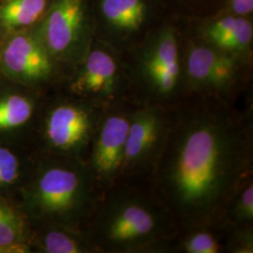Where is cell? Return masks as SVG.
<instances>
[{
	"label": "cell",
	"mask_w": 253,
	"mask_h": 253,
	"mask_svg": "<svg viewBox=\"0 0 253 253\" xmlns=\"http://www.w3.org/2000/svg\"><path fill=\"white\" fill-rule=\"evenodd\" d=\"M101 9L114 27L124 31L138 30L145 18L142 0H103Z\"/></svg>",
	"instance_id": "obj_20"
},
{
	"label": "cell",
	"mask_w": 253,
	"mask_h": 253,
	"mask_svg": "<svg viewBox=\"0 0 253 253\" xmlns=\"http://www.w3.org/2000/svg\"><path fill=\"white\" fill-rule=\"evenodd\" d=\"M231 5L236 14L244 15L253 11V0H231Z\"/></svg>",
	"instance_id": "obj_22"
},
{
	"label": "cell",
	"mask_w": 253,
	"mask_h": 253,
	"mask_svg": "<svg viewBox=\"0 0 253 253\" xmlns=\"http://www.w3.org/2000/svg\"><path fill=\"white\" fill-rule=\"evenodd\" d=\"M106 108L71 94L42 102L33 130L37 152L85 163Z\"/></svg>",
	"instance_id": "obj_4"
},
{
	"label": "cell",
	"mask_w": 253,
	"mask_h": 253,
	"mask_svg": "<svg viewBox=\"0 0 253 253\" xmlns=\"http://www.w3.org/2000/svg\"><path fill=\"white\" fill-rule=\"evenodd\" d=\"M54 62L41 40L26 33L11 37L1 52L4 73L26 85L49 81L54 75Z\"/></svg>",
	"instance_id": "obj_10"
},
{
	"label": "cell",
	"mask_w": 253,
	"mask_h": 253,
	"mask_svg": "<svg viewBox=\"0 0 253 253\" xmlns=\"http://www.w3.org/2000/svg\"><path fill=\"white\" fill-rule=\"evenodd\" d=\"M100 253H161L179 233L169 208L148 185L118 182L102 193L84 228Z\"/></svg>",
	"instance_id": "obj_2"
},
{
	"label": "cell",
	"mask_w": 253,
	"mask_h": 253,
	"mask_svg": "<svg viewBox=\"0 0 253 253\" xmlns=\"http://www.w3.org/2000/svg\"><path fill=\"white\" fill-rule=\"evenodd\" d=\"M253 176V106L189 95L172 108L167 140L148 182L179 233L216 224Z\"/></svg>",
	"instance_id": "obj_1"
},
{
	"label": "cell",
	"mask_w": 253,
	"mask_h": 253,
	"mask_svg": "<svg viewBox=\"0 0 253 253\" xmlns=\"http://www.w3.org/2000/svg\"><path fill=\"white\" fill-rule=\"evenodd\" d=\"M134 75L137 86L128 101L135 105L173 108L187 97L184 60L172 31H163L141 52Z\"/></svg>",
	"instance_id": "obj_5"
},
{
	"label": "cell",
	"mask_w": 253,
	"mask_h": 253,
	"mask_svg": "<svg viewBox=\"0 0 253 253\" xmlns=\"http://www.w3.org/2000/svg\"><path fill=\"white\" fill-rule=\"evenodd\" d=\"M31 224L13 200L0 196L1 253H32Z\"/></svg>",
	"instance_id": "obj_15"
},
{
	"label": "cell",
	"mask_w": 253,
	"mask_h": 253,
	"mask_svg": "<svg viewBox=\"0 0 253 253\" xmlns=\"http://www.w3.org/2000/svg\"><path fill=\"white\" fill-rule=\"evenodd\" d=\"M42 101L36 94L14 89L0 90V143L12 144L34 130Z\"/></svg>",
	"instance_id": "obj_12"
},
{
	"label": "cell",
	"mask_w": 253,
	"mask_h": 253,
	"mask_svg": "<svg viewBox=\"0 0 253 253\" xmlns=\"http://www.w3.org/2000/svg\"><path fill=\"white\" fill-rule=\"evenodd\" d=\"M208 44L241 58L253 42L252 23L240 17H225L211 25L206 31Z\"/></svg>",
	"instance_id": "obj_16"
},
{
	"label": "cell",
	"mask_w": 253,
	"mask_h": 253,
	"mask_svg": "<svg viewBox=\"0 0 253 253\" xmlns=\"http://www.w3.org/2000/svg\"><path fill=\"white\" fill-rule=\"evenodd\" d=\"M225 231V253H253V224Z\"/></svg>",
	"instance_id": "obj_21"
},
{
	"label": "cell",
	"mask_w": 253,
	"mask_h": 253,
	"mask_svg": "<svg viewBox=\"0 0 253 253\" xmlns=\"http://www.w3.org/2000/svg\"><path fill=\"white\" fill-rule=\"evenodd\" d=\"M135 104L123 100L104 110L85 164L102 193L120 181L126 135Z\"/></svg>",
	"instance_id": "obj_7"
},
{
	"label": "cell",
	"mask_w": 253,
	"mask_h": 253,
	"mask_svg": "<svg viewBox=\"0 0 253 253\" xmlns=\"http://www.w3.org/2000/svg\"><path fill=\"white\" fill-rule=\"evenodd\" d=\"M47 0H5L0 5V27L16 30L31 26L42 17Z\"/></svg>",
	"instance_id": "obj_19"
},
{
	"label": "cell",
	"mask_w": 253,
	"mask_h": 253,
	"mask_svg": "<svg viewBox=\"0 0 253 253\" xmlns=\"http://www.w3.org/2000/svg\"><path fill=\"white\" fill-rule=\"evenodd\" d=\"M241 58L209 44H192L184 59L187 96L235 102Z\"/></svg>",
	"instance_id": "obj_8"
},
{
	"label": "cell",
	"mask_w": 253,
	"mask_h": 253,
	"mask_svg": "<svg viewBox=\"0 0 253 253\" xmlns=\"http://www.w3.org/2000/svg\"><path fill=\"white\" fill-rule=\"evenodd\" d=\"M170 253H225V231L201 224L178 233L169 242Z\"/></svg>",
	"instance_id": "obj_17"
},
{
	"label": "cell",
	"mask_w": 253,
	"mask_h": 253,
	"mask_svg": "<svg viewBox=\"0 0 253 253\" xmlns=\"http://www.w3.org/2000/svg\"><path fill=\"white\" fill-rule=\"evenodd\" d=\"M38 158L37 150H19L15 145L0 143V196L17 198L26 184Z\"/></svg>",
	"instance_id": "obj_14"
},
{
	"label": "cell",
	"mask_w": 253,
	"mask_h": 253,
	"mask_svg": "<svg viewBox=\"0 0 253 253\" xmlns=\"http://www.w3.org/2000/svg\"><path fill=\"white\" fill-rule=\"evenodd\" d=\"M216 224L223 230L253 224V176L245 181L233 194Z\"/></svg>",
	"instance_id": "obj_18"
},
{
	"label": "cell",
	"mask_w": 253,
	"mask_h": 253,
	"mask_svg": "<svg viewBox=\"0 0 253 253\" xmlns=\"http://www.w3.org/2000/svg\"><path fill=\"white\" fill-rule=\"evenodd\" d=\"M32 253H100L84 229L58 223L31 225Z\"/></svg>",
	"instance_id": "obj_13"
},
{
	"label": "cell",
	"mask_w": 253,
	"mask_h": 253,
	"mask_svg": "<svg viewBox=\"0 0 253 253\" xmlns=\"http://www.w3.org/2000/svg\"><path fill=\"white\" fill-rule=\"evenodd\" d=\"M172 108L136 105L126 135L119 182L148 185L167 140Z\"/></svg>",
	"instance_id": "obj_6"
},
{
	"label": "cell",
	"mask_w": 253,
	"mask_h": 253,
	"mask_svg": "<svg viewBox=\"0 0 253 253\" xmlns=\"http://www.w3.org/2000/svg\"><path fill=\"white\" fill-rule=\"evenodd\" d=\"M0 253H1V251H0Z\"/></svg>",
	"instance_id": "obj_23"
},
{
	"label": "cell",
	"mask_w": 253,
	"mask_h": 253,
	"mask_svg": "<svg viewBox=\"0 0 253 253\" xmlns=\"http://www.w3.org/2000/svg\"><path fill=\"white\" fill-rule=\"evenodd\" d=\"M68 92L105 108L127 100V91L121 81L118 59L102 48L87 51L69 84Z\"/></svg>",
	"instance_id": "obj_9"
},
{
	"label": "cell",
	"mask_w": 253,
	"mask_h": 253,
	"mask_svg": "<svg viewBox=\"0 0 253 253\" xmlns=\"http://www.w3.org/2000/svg\"><path fill=\"white\" fill-rule=\"evenodd\" d=\"M101 196L84 161L38 153L16 204L31 225L58 223L84 229Z\"/></svg>",
	"instance_id": "obj_3"
},
{
	"label": "cell",
	"mask_w": 253,
	"mask_h": 253,
	"mask_svg": "<svg viewBox=\"0 0 253 253\" xmlns=\"http://www.w3.org/2000/svg\"><path fill=\"white\" fill-rule=\"evenodd\" d=\"M84 15L83 0H56L50 9L39 39L54 61L76 55Z\"/></svg>",
	"instance_id": "obj_11"
}]
</instances>
